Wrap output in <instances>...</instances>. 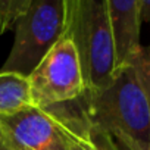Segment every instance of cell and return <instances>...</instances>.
<instances>
[{
	"instance_id": "6da1fadb",
	"label": "cell",
	"mask_w": 150,
	"mask_h": 150,
	"mask_svg": "<svg viewBox=\"0 0 150 150\" xmlns=\"http://www.w3.org/2000/svg\"><path fill=\"white\" fill-rule=\"evenodd\" d=\"M91 128L108 132L128 150L150 149V103L134 66L119 71L103 90L80 97Z\"/></svg>"
},
{
	"instance_id": "7a4b0ae2",
	"label": "cell",
	"mask_w": 150,
	"mask_h": 150,
	"mask_svg": "<svg viewBox=\"0 0 150 150\" xmlns=\"http://www.w3.org/2000/svg\"><path fill=\"white\" fill-rule=\"evenodd\" d=\"M0 140L12 150H93L80 99L0 116Z\"/></svg>"
},
{
	"instance_id": "3957f363",
	"label": "cell",
	"mask_w": 150,
	"mask_h": 150,
	"mask_svg": "<svg viewBox=\"0 0 150 150\" xmlns=\"http://www.w3.org/2000/svg\"><path fill=\"white\" fill-rule=\"evenodd\" d=\"M65 35L74 44L86 91L106 88L115 78V49L106 0H65Z\"/></svg>"
},
{
	"instance_id": "277c9868",
	"label": "cell",
	"mask_w": 150,
	"mask_h": 150,
	"mask_svg": "<svg viewBox=\"0 0 150 150\" xmlns=\"http://www.w3.org/2000/svg\"><path fill=\"white\" fill-rule=\"evenodd\" d=\"M65 0H33L27 13L15 25V41L0 72L22 77L34 71L65 33Z\"/></svg>"
},
{
	"instance_id": "5b68a950",
	"label": "cell",
	"mask_w": 150,
	"mask_h": 150,
	"mask_svg": "<svg viewBox=\"0 0 150 150\" xmlns=\"http://www.w3.org/2000/svg\"><path fill=\"white\" fill-rule=\"evenodd\" d=\"M33 106L49 108L77 100L86 94L81 66L68 35L52 47L27 77Z\"/></svg>"
},
{
	"instance_id": "8992f818",
	"label": "cell",
	"mask_w": 150,
	"mask_h": 150,
	"mask_svg": "<svg viewBox=\"0 0 150 150\" xmlns=\"http://www.w3.org/2000/svg\"><path fill=\"white\" fill-rule=\"evenodd\" d=\"M106 8L115 49V71L118 74L132 65L143 47L140 44L138 0H106Z\"/></svg>"
},
{
	"instance_id": "52a82bcc",
	"label": "cell",
	"mask_w": 150,
	"mask_h": 150,
	"mask_svg": "<svg viewBox=\"0 0 150 150\" xmlns=\"http://www.w3.org/2000/svg\"><path fill=\"white\" fill-rule=\"evenodd\" d=\"M33 106L27 77L0 72V116L16 113Z\"/></svg>"
},
{
	"instance_id": "ba28073f",
	"label": "cell",
	"mask_w": 150,
	"mask_h": 150,
	"mask_svg": "<svg viewBox=\"0 0 150 150\" xmlns=\"http://www.w3.org/2000/svg\"><path fill=\"white\" fill-rule=\"evenodd\" d=\"M33 0H0V34L13 30Z\"/></svg>"
},
{
	"instance_id": "9c48e42d",
	"label": "cell",
	"mask_w": 150,
	"mask_h": 150,
	"mask_svg": "<svg viewBox=\"0 0 150 150\" xmlns=\"http://www.w3.org/2000/svg\"><path fill=\"white\" fill-rule=\"evenodd\" d=\"M132 66L135 69L138 83L150 103V43L146 47H141V52L134 59Z\"/></svg>"
},
{
	"instance_id": "30bf717a",
	"label": "cell",
	"mask_w": 150,
	"mask_h": 150,
	"mask_svg": "<svg viewBox=\"0 0 150 150\" xmlns=\"http://www.w3.org/2000/svg\"><path fill=\"white\" fill-rule=\"evenodd\" d=\"M91 141L93 150H118L113 138L105 131L91 128Z\"/></svg>"
},
{
	"instance_id": "8fae6325",
	"label": "cell",
	"mask_w": 150,
	"mask_h": 150,
	"mask_svg": "<svg viewBox=\"0 0 150 150\" xmlns=\"http://www.w3.org/2000/svg\"><path fill=\"white\" fill-rule=\"evenodd\" d=\"M138 15L141 24H150V0H138Z\"/></svg>"
},
{
	"instance_id": "7c38bea8",
	"label": "cell",
	"mask_w": 150,
	"mask_h": 150,
	"mask_svg": "<svg viewBox=\"0 0 150 150\" xmlns=\"http://www.w3.org/2000/svg\"><path fill=\"white\" fill-rule=\"evenodd\" d=\"M0 150H12V149H9V147H8V146H6V144L2 141V140H0Z\"/></svg>"
},
{
	"instance_id": "4fadbf2b",
	"label": "cell",
	"mask_w": 150,
	"mask_h": 150,
	"mask_svg": "<svg viewBox=\"0 0 150 150\" xmlns=\"http://www.w3.org/2000/svg\"><path fill=\"white\" fill-rule=\"evenodd\" d=\"M115 144H116V147H118V150H128V149H125L124 146H121V144H118V143H115ZM149 150H150V149H149Z\"/></svg>"
}]
</instances>
